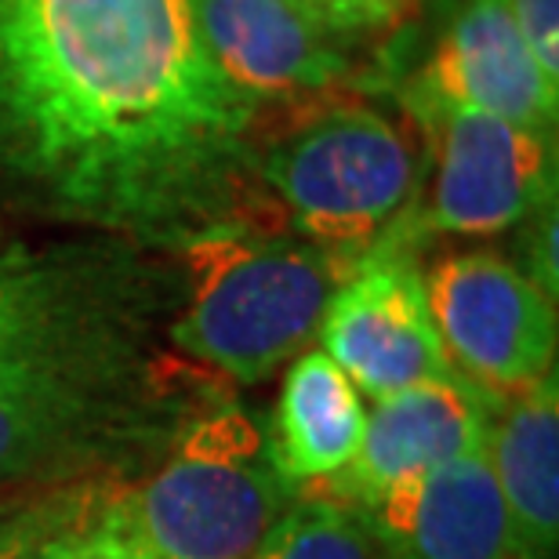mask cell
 I'll use <instances>...</instances> for the list:
<instances>
[{
  "mask_svg": "<svg viewBox=\"0 0 559 559\" xmlns=\"http://www.w3.org/2000/svg\"><path fill=\"white\" fill-rule=\"evenodd\" d=\"M262 109L189 0H0V182L55 218L171 248L248 218Z\"/></svg>",
  "mask_w": 559,
  "mask_h": 559,
  "instance_id": "cell-1",
  "label": "cell"
},
{
  "mask_svg": "<svg viewBox=\"0 0 559 559\" xmlns=\"http://www.w3.org/2000/svg\"><path fill=\"white\" fill-rule=\"evenodd\" d=\"M153 280L114 284L0 349V490L117 479L189 418L150 345Z\"/></svg>",
  "mask_w": 559,
  "mask_h": 559,
  "instance_id": "cell-2",
  "label": "cell"
},
{
  "mask_svg": "<svg viewBox=\"0 0 559 559\" xmlns=\"http://www.w3.org/2000/svg\"><path fill=\"white\" fill-rule=\"evenodd\" d=\"M186 306L167 331L175 349L240 385L265 382L317 338L345 273L298 233L226 222L182 243Z\"/></svg>",
  "mask_w": 559,
  "mask_h": 559,
  "instance_id": "cell-3",
  "label": "cell"
},
{
  "mask_svg": "<svg viewBox=\"0 0 559 559\" xmlns=\"http://www.w3.org/2000/svg\"><path fill=\"white\" fill-rule=\"evenodd\" d=\"M298 495L276 473L265 425L222 407L189 421L153 476L117 490L114 509L145 559H254Z\"/></svg>",
  "mask_w": 559,
  "mask_h": 559,
  "instance_id": "cell-4",
  "label": "cell"
},
{
  "mask_svg": "<svg viewBox=\"0 0 559 559\" xmlns=\"http://www.w3.org/2000/svg\"><path fill=\"white\" fill-rule=\"evenodd\" d=\"M259 182L284 204L290 229L349 276L400 237L418 171L396 124L367 106L334 103L262 145Z\"/></svg>",
  "mask_w": 559,
  "mask_h": 559,
  "instance_id": "cell-5",
  "label": "cell"
},
{
  "mask_svg": "<svg viewBox=\"0 0 559 559\" xmlns=\"http://www.w3.org/2000/svg\"><path fill=\"white\" fill-rule=\"evenodd\" d=\"M447 360L468 382L512 396L556 371V298L498 251H454L425 273Z\"/></svg>",
  "mask_w": 559,
  "mask_h": 559,
  "instance_id": "cell-6",
  "label": "cell"
},
{
  "mask_svg": "<svg viewBox=\"0 0 559 559\" xmlns=\"http://www.w3.org/2000/svg\"><path fill=\"white\" fill-rule=\"evenodd\" d=\"M432 139V193L425 233L495 237L520 229L556 200L552 131L462 106L407 103Z\"/></svg>",
  "mask_w": 559,
  "mask_h": 559,
  "instance_id": "cell-7",
  "label": "cell"
},
{
  "mask_svg": "<svg viewBox=\"0 0 559 559\" xmlns=\"http://www.w3.org/2000/svg\"><path fill=\"white\" fill-rule=\"evenodd\" d=\"M404 240L382 243L334 287L317 331L320 349L371 400L454 374L425 295V273Z\"/></svg>",
  "mask_w": 559,
  "mask_h": 559,
  "instance_id": "cell-8",
  "label": "cell"
},
{
  "mask_svg": "<svg viewBox=\"0 0 559 559\" xmlns=\"http://www.w3.org/2000/svg\"><path fill=\"white\" fill-rule=\"evenodd\" d=\"M498 407V393L457 371L374 400L353 465L323 484V495L356 506L385 487L487 451Z\"/></svg>",
  "mask_w": 559,
  "mask_h": 559,
  "instance_id": "cell-9",
  "label": "cell"
},
{
  "mask_svg": "<svg viewBox=\"0 0 559 559\" xmlns=\"http://www.w3.org/2000/svg\"><path fill=\"white\" fill-rule=\"evenodd\" d=\"M215 66L259 106L312 98L349 76L342 37L295 0H189Z\"/></svg>",
  "mask_w": 559,
  "mask_h": 559,
  "instance_id": "cell-10",
  "label": "cell"
},
{
  "mask_svg": "<svg viewBox=\"0 0 559 559\" xmlns=\"http://www.w3.org/2000/svg\"><path fill=\"white\" fill-rule=\"evenodd\" d=\"M389 559H516L487 451L349 506Z\"/></svg>",
  "mask_w": 559,
  "mask_h": 559,
  "instance_id": "cell-11",
  "label": "cell"
},
{
  "mask_svg": "<svg viewBox=\"0 0 559 559\" xmlns=\"http://www.w3.org/2000/svg\"><path fill=\"white\" fill-rule=\"evenodd\" d=\"M559 87L523 44L509 0H465L436 40L404 103L462 106L538 131H556Z\"/></svg>",
  "mask_w": 559,
  "mask_h": 559,
  "instance_id": "cell-12",
  "label": "cell"
},
{
  "mask_svg": "<svg viewBox=\"0 0 559 559\" xmlns=\"http://www.w3.org/2000/svg\"><path fill=\"white\" fill-rule=\"evenodd\" d=\"M487 457L506 501L516 559H556L559 549V385L556 371L512 396L490 425Z\"/></svg>",
  "mask_w": 559,
  "mask_h": 559,
  "instance_id": "cell-13",
  "label": "cell"
},
{
  "mask_svg": "<svg viewBox=\"0 0 559 559\" xmlns=\"http://www.w3.org/2000/svg\"><path fill=\"white\" fill-rule=\"evenodd\" d=\"M367 407L338 364L323 349L295 356L276 400L270 454L287 487L331 484L353 465L364 443Z\"/></svg>",
  "mask_w": 559,
  "mask_h": 559,
  "instance_id": "cell-14",
  "label": "cell"
},
{
  "mask_svg": "<svg viewBox=\"0 0 559 559\" xmlns=\"http://www.w3.org/2000/svg\"><path fill=\"white\" fill-rule=\"evenodd\" d=\"M131 262L117 248H0V349L98 295Z\"/></svg>",
  "mask_w": 559,
  "mask_h": 559,
  "instance_id": "cell-15",
  "label": "cell"
},
{
  "mask_svg": "<svg viewBox=\"0 0 559 559\" xmlns=\"http://www.w3.org/2000/svg\"><path fill=\"white\" fill-rule=\"evenodd\" d=\"M254 559H389L360 512L331 495L295 498Z\"/></svg>",
  "mask_w": 559,
  "mask_h": 559,
  "instance_id": "cell-16",
  "label": "cell"
},
{
  "mask_svg": "<svg viewBox=\"0 0 559 559\" xmlns=\"http://www.w3.org/2000/svg\"><path fill=\"white\" fill-rule=\"evenodd\" d=\"M117 487V479H84L44 490L0 520V559H51L70 534L109 506Z\"/></svg>",
  "mask_w": 559,
  "mask_h": 559,
  "instance_id": "cell-17",
  "label": "cell"
},
{
  "mask_svg": "<svg viewBox=\"0 0 559 559\" xmlns=\"http://www.w3.org/2000/svg\"><path fill=\"white\" fill-rule=\"evenodd\" d=\"M301 11H309L323 29L334 37H371L378 29H389L396 19L407 15L415 0H295Z\"/></svg>",
  "mask_w": 559,
  "mask_h": 559,
  "instance_id": "cell-18",
  "label": "cell"
},
{
  "mask_svg": "<svg viewBox=\"0 0 559 559\" xmlns=\"http://www.w3.org/2000/svg\"><path fill=\"white\" fill-rule=\"evenodd\" d=\"M509 8L542 76L559 87V0H509Z\"/></svg>",
  "mask_w": 559,
  "mask_h": 559,
  "instance_id": "cell-19",
  "label": "cell"
},
{
  "mask_svg": "<svg viewBox=\"0 0 559 559\" xmlns=\"http://www.w3.org/2000/svg\"><path fill=\"white\" fill-rule=\"evenodd\" d=\"M114 498H109V506L92 523H84L81 531L70 534L51 559H145L139 545L131 542V534L124 531V523L117 520Z\"/></svg>",
  "mask_w": 559,
  "mask_h": 559,
  "instance_id": "cell-20",
  "label": "cell"
},
{
  "mask_svg": "<svg viewBox=\"0 0 559 559\" xmlns=\"http://www.w3.org/2000/svg\"><path fill=\"white\" fill-rule=\"evenodd\" d=\"M520 229H527V237H523V259L516 265L534 280V284L545 290V295L556 298L559 295V262H556L559 226H556V200H552V204H545L542 211H534V215L523 222Z\"/></svg>",
  "mask_w": 559,
  "mask_h": 559,
  "instance_id": "cell-21",
  "label": "cell"
}]
</instances>
